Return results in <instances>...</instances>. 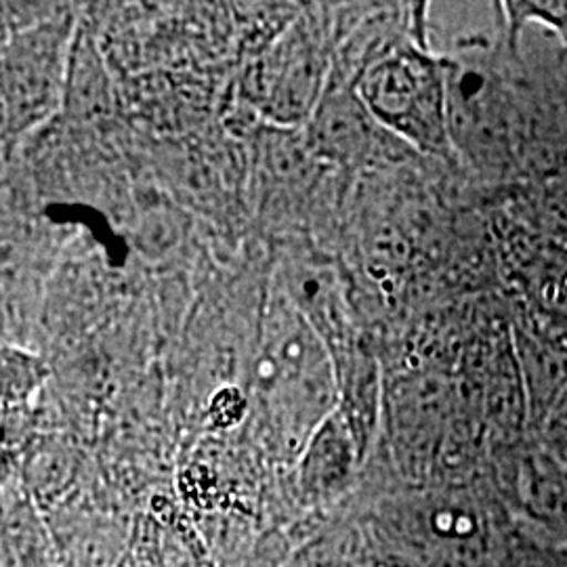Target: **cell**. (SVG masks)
<instances>
[{
  "instance_id": "obj_6",
  "label": "cell",
  "mask_w": 567,
  "mask_h": 567,
  "mask_svg": "<svg viewBox=\"0 0 567 567\" xmlns=\"http://www.w3.org/2000/svg\"><path fill=\"white\" fill-rule=\"evenodd\" d=\"M347 433L337 419L318 426L305 458V480L330 486L347 471Z\"/></svg>"
},
{
  "instance_id": "obj_3",
  "label": "cell",
  "mask_w": 567,
  "mask_h": 567,
  "mask_svg": "<svg viewBox=\"0 0 567 567\" xmlns=\"http://www.w3.org/2000/svg\"><path fill=\"white\" fill-rule=\"evenodd\" d=\"M328 60L318 25L299 20L257 63L250 97L278 126L311 121L328 89Z\"/></svg>"
},
{
  "instance_id": "obj_1",
  "label": "cell",
  "mask_w": 567,
  "mask_h": 567,
  "mask_svg": "<svg viewBox=\"0 0 567 567\" xmlns=\"http://www.w3.org/2000/svg\"><path fill=\"white\" fill-rule=\"evenodd\" d=\"M355 93L368 114L423 154L452 152L447 61L414 44H398L368 61Z\"/></svg>"
},
{
  "instance_id": "obj_7",
  "label": "cell",
  "mask_w": 567,
  "mask_h": 567,
  "mask_svg": "<svg viewBox=\"0 0 567 567\" xmlns=\"http://www.w3.org/2000/svg\"><path fill=\"white\" fill-rule=\"evenodd\" d=\"M508 7L513 37L532 20L543 21L567 37V2H511Z\"/></svg>"
},
{
  "instance_id": "obj_4",
  "label": "cell",
  "mask_w": 567,
  "mask_h": 567,
  "mask_svg": "<svg viewBox=\"0 0 567 567\" xmlns=\"http://www.w3.org/2000/svg\"><path fill=\"white\" fill-rule=\"evenodd\" d=\"M65 23H44L23 32L4 51V126L30 128L60 102L68 58Z\"/></svg>"
},
{
  "instance_id": "obj_2",
  "label": "cell",
  "mask_w": 567,
  "mask_h": 567,
  "mask_svg": "<svg viewBox=\"0 0 567 567\" xmlns=\"http://www.w3.org/2000/svg\"><path fill=\"white\" fill-rule=\"evenodd\" d=\"M261 379L295 433L322 425L332 400L330 353L297 305L280 301L265 328Z\"/></svg>"
},
{
  "instance_id": "obj_5",
  "label": "cell",
  "mask_w": 567,
  "mask_h": 567,
  "mask_svg": "<svg viewBox=\"0 0 567 567\" xmlns=\"http://www.w3.org/2000/svg\"><path fill=\"white\" fill-rule=\"evenodd\" d=\"M364 116H370L358 93L341 86H328L311 121L307 122V142L326 158H347L364 143Z\"/></svg>"
}]
</instances>
